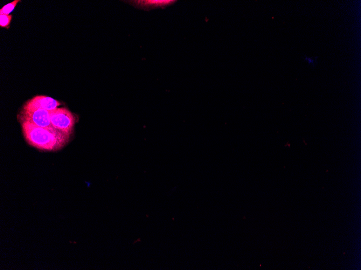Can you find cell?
<instances>
[{"mask_svg":"<svg viewBox=\"0 0 361 270\" xmlns=\"http://www.w3.org/2000/svg\"><path fill=\"white\" fill-rule=\"evenodd\" d=\"M12 16L0 15V26L8 28L11 22Z\"/></svg>","mask_w":361,"mask_h":270,"instance_id":"obj_7","label":"cell"},{"mask_svg":"<svg viewBox=\"0 0 361 270\" xmlns=\"http://www.w3.org/2000/svg\"><path fill=\"white\" fill-rule=\"evenodd\" d=\"M20 2V0H15V1L3 6L1 10H0V15L9 16L10 14L15 10L17 4Z\"/></svg>","mask_w":361,"mask_h":270,"instance_id":"obj_6","label":"cell"},{"mask_svg":"<svg viewBox=\"0 0 361 270\" xmlns=\"http://www.w3.org/2000/svg\"><path fill=\"white\" fill-rule=\"evenodd\" d=\"M132 4L136 8L144 10H150L161 6H166L172 3L171 1H133Z\"/></svg>","mask_w":361,"mask_h":270,"instance_id":"obj_5","label":"cell"},{"mask_svg":"<svg viewBox=\"0 0 361 270\" xmlns=\"http://www.w3.org/2000/svg\"><path fill=\"white\" fill-rule=\"evenodd\" d=\"M60 103L53 98L46 96H37L25 103L24 106L44 109L48 112H52L58 108Z\"/></svg>","mask_w":361,"mask_h":270,"instance_id":"obj_4","label":"cell"},{"mask_svg":"<svg viewBox=\"0 0 361 270\" xmlns=\"http://www.w3.org/2000/svg\"><path fill=\"white\" fill-rule=\"evenodd\" d=\"M18 120L19 122H29L40 128H53L50 112L44 109L23 106Z\"/></svg>","mask_w":361,"mask_h":270,"instance_id":"obj_3","label":"cell"},{"mask_svg":"<svg viewBox=\"0 0 361 270\" xmlns=\"http://www.w3.org/2000/svg\"><path fill=\"white\" fill-rule=\"evenodd\" d=\"M318 57L310 58L307 56H304L303 59L306 61L309 66H311L315 68L317 64V59Z\"/></svg>","mask_w":361,"mask_h":270,"instance_id":"obj_8","label":"cell"},{"mask_svg":"<svg viewBox=\"0 0 361 270\" xmlns=\"http://www.w3.org/2000/svg\"><path fill=\"white\" fill-rule=\"evenodd\" d=\"M19 122L26 142L39 150L56 152L63 148L70 140V136L53 128H40L29 122Z\"/></svg>","mask_w":361,"mask_h":270,"instance_id":"obj_1","label":"cell"},{"mask_svg":"<svg viewBox=\"0 0 361 270\" xmlns=\"http://www.w3.org/2000/svg\"><path fill=\"white\" fill-rule=\"evenodd\" d=\"M52 126L65 135L71 136L76 122V118L67 108H57L50 112Z\"/></svg>","mask_w":361,"mask_h":270,"instance_id":"obj_2","label":"cell"}]
</instances>
